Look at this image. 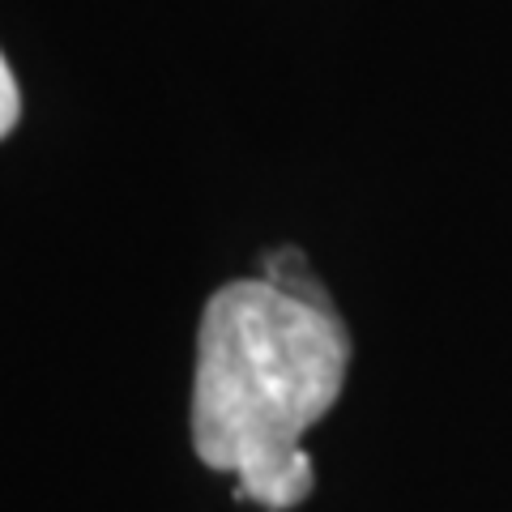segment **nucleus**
Listing matches in <instances>:
<instances>
[{
  "label": "nucleus",
  "instance_id": "nucleus-1",
  "mask_svg": "<svg viewBox=\"0 0 512 512\" xmlns=\"http://www.w3.org/2000/svg\"><path fill=\"white\" fill-rule=\"evenodd\" d=\"M346 372L350 329L338 308L265 278L227 282L197 329L192 448L210 470L235 474L239 500L295 508L316 487L303 436L338 406Z\"/></svg>",
  "mask_w": 512,
  "mask_h": 512
},
{
  "label": "nucleus",
  "instance_id": "nucleus-2",
  "mask_svg": "<svg viewBox=\"0 0 512 512\" xmlns=\"http://www.w3.org/2000/svg\"><path fill=\"white\" fill-rule=\"evenodd\" d=\"M261 278H265L269 286H278V291H286V295L316 303V308H333V299H329V291H325V282L312 274L308 256H303L299 248H291V244L261 256Z\"/></svg>",
  "mask_w": 512,
  "mask_h": 512
},
{
  "label": "nucleus",
  "instance_id": "nucleus-3",
  "mask_svg": "<svg viewBox=\"0 0 512 512\" xmlns=\"http://www.w3.org/2000/svg\"><path fill=\"white\" fill-rule=\"evenodd\" d=\"M18 120H22V90H18V77H13L9 60L0 56V141L18 128Z\"/></svg>",
  "mask_w": 512,
  "mask_h": 512
}]
</instances>
